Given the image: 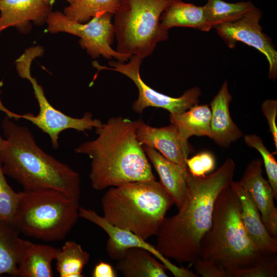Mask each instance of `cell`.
Returning <instances> with one entry per match:
<instances>
[{
  "mask_svg": "<svg viewBox=\"0 0 277 277\" xmlns=\"http://www.w3.org/2000/svg\"><path fill=\"white\" fill-rule=\"evenodd\" d=\"M235 167L228 157L209 175L188 173L186 193L179 212L165 217L155 234V247L163 256L192 265L200 258L201 242L211 227L216 199L233 181Z\"/></svg>",
  "mask_w": 277,
  "mask_h": 277,
  "instance_id": "cell-1",
  "label": "cell"
},
{
  "mask_svg": "<svg viewBox=\"0 0 277 277\" xmlns=\"http://www.w3.org/2000/svg\"><path fill=\"white\" fill-rule=\"evenodd\" d=\"M224 269L228 277H276V254L260 251L247 232L239 197L230 186L217 196L212 225L200 244V258Z\"/></svg>",
  "mask_w": 277,
  "mask_h": 277,
  "instance_id": "cell-2",
  "label": "cell"
},
{
  "mask_svg": "<svg viewBox=\"0 0 277 277\" xmlns=\"http://www.w3.org/2000/svg\"><path fill=\"white\" fill-rule=\"evenodd\" d=\"M97 137L75 149L91 160V186L96 190L133 182L156 180L147 155L136 138V122L110 118L95 128Z\"/></svg>",
  "mask_w": 277,
  "mask_h": 277,
  "instance_id": "cell-3",
  "label": "cell"
},
{
  "mask_svg": "<svg viewBox=\"0 0 277 277\" xmlns=\"http://www.w3.org/2000/svg\"><path fill=\"white\" fill-rule=\"evenodd\" d=\"M2 127L5 138L0 164L5 175L24 190L54 189L80 200L81 180L76 171L42 149L27 127L7 116Z\"/></svg>",
  "mask_w": 277,
  "mask_h": 277,
  "instance_id": "cell-4",
  "label": "cell"
},
{
  "mask_svg": "<svg viewBox=\"0 0 277 277\" xmlns=\"http://www.w3.org/2000/svg\"><path fill=\"white\" fill-rule=\"evenodd\" d=\"M101 204L108 222L147 240L156 234L174 201L161 183L153 180L111 187Z\"/></svg>",
  "mask_w": 277,
  "mask_h": 277,
  "instance_id": "cell-5",
  "label": "cell"
},
{
  "mask_svg": "<svg viewBox=\"0 0 277 277\" xmlns=\"http://www.w3.org/2000/svg\"><path fill=\"white\" fill-rule=\"evenodd\" d=\"M80 207L79 200L61 191L24 190L12 224L26 236L62 240L77 222Z\"/></svg>",
  "mask_w": 277,
  "mask_h": 277,
  "instance_id": "cell-6",
  "label": "cell"
},
{
  "mask_svg": "<svg viewBox=\"0 0 277 277\" xmlns=\"http://www.w3.org/2000/svg\"><path fill=\"white\" fill-rule=\"evenodd\" d=\"M171 0H122L114 14L116 51L142 59L150 55L157 43L168 38L160 17Z\"/></svg>",
  "mask_w": 277,
  "mask_h": 277,
  "instance_id": "cell-7",
  "label": "cell"
},
{
  "mask_svg": "<svg viewBox=\"0 0 277 277\" xmlns=\"http://www.w3.org/2000/svg\"><path fill=\"white\" fill-rule=\"evenodd\" d=\"M112 15L105 13L81 23L69 19L60 11H51L46 20L47 30L51 33L63 32L78 36L81 47L93 58L102 55L108 60L114 58L125 62L131 56L114 50L111 46L115 36Z\"/></svg>",
  "mask_w": 277,
  "mask_h": 277,
  "instance_id": "cell-8",
  "label": "cell"
},
{
  "mask_svg": "<svg viewBox=\"0 0 277 277\" xmlns=\"http://www.w3.org/2000/svg\"><path fill=\"white\" fill-rule=\"evenodd\" d=\"M128 63L119 61H111L109 62L111 68H108L95 64L94 66L99 69H107L118 72L131 79L135 84L138 91L137 98L133 102L132 110L142 114L143 110L147 107L161 108L168 111L170 114L182 113L192 106L197 104L201 90L194 87L186 90L178 97H173L161 93L147 85L140 75V66L143 59L135 55L129 58Z\"/></svg>",
  "mask_w": 277,
  "mask_h": 277,
  "instance_id": "cell-9",
  "label": "cell"
},
{
  "mask_svg": "<svg viewBox=\"0 0 277 277\" xmlns=\"http://www.w3.org/2000/svg\"><path fill=\"white\" fill-rule=\"evenodd\" d=\"M24 78L31 83L35 97L39 106L37 115L26 113L22 115L11 112L6 109L1 104V107L7 115L15 119H25L31 122L47 134L50 138L52 146L54 149L59 147L58 137L63 131L69 129L78 131L85 132L94 128L100 127L103 123L98 119H93V114L86 112L81 118L70 116L53 107L46 98L43 87L38 84L35 78L32 77L31 72L25 75Z\"/></svg>",
  "mask_w": 277,
  "mask_h": 277,
  "instance_id": "cell-10",
  "label": "cell"
},
{
  "mask_svg": "<svg viewBox=\"0 0 277 277\" xmlns=\"http://www.w3.org/2000/svg\"><path fill=\"white\" fill-rule=\"evenodd\" d=\"M262 16L261 10L255 6L238 19L215 28L229 48H233L237 42H241L263 54L269 64L268 77L274 81L277 77V51L263 31L260 24Z\"/></svg>",
  "mask_w": 277,
  "mask_h": 277,
  "instance_id": "cell-11",
  "label": "cell"
},
{
  "mask_svg": "<svg viewBox=\"0 0 277 277\" xmlns=\"http://www.w3.org/2000/svg\"><path fill=\"white\" fill-rule=\"evenodd\" d=\"M79 216L96 225L108 234L106 250L111 259L117 261L127 249L137 247L147 250L161 262L176 277H196L197 275L191 270L179 267L172 264L168 259L163 256L153 246L134 233L108 222L103 216L94 210L80 207Z\"/></svg>",
  "mask_w": 277,
  "mask_h": 277,
  "instance_id": "cell-12",
  "label": "cell"
},
{
  "mask_svg": "<svg viewBox=\"0 0 277 277\" xmlns=\"http://www.w3.org/2000/svg\"><path fill=\"white\" fill-rule=\"evenodd\" d=\"M262 162L252 160L247 166L238 183L251 196L259 209L262 222L270 234L277 239V208L274 193L268 180L262 174Z\"/></svg>",
  "mask_w": 277,
  "mask_h": 277,
  "instance_id": "cell-13",
  "label": "cell"
},
{
  "mask_svg": "<svg viewBox=\"0 0 277 277\" xmlns=\"http://www.w3.org/2000/svg\"><path fill=\"white\" fill-rule=\"evenodd\" d=\"M136 122V138L140 144L154 148L170 161L187 168L186 161L193 149L183 139L177 129L170 124L161 128L153 127L141 119Z\"/></svg>",
  "mask_w": 277,
  "mask_h": 277,
  "instance_id": "cell-14",
  "label": "cell"
},
{
  "mask_svg": "<svg viewBox=\"0 0 277 277\" xmlns=\"http://www.w3.org/2000/svg\"><path fill=\"white\" fill-rule=\"evenodd\" d=\"M49 3L43 0H0V34L11 27L26 33L31 22L43 24L51 12Z\"/></svg>",
  "mask_w": 277,
  "mask_h": 277,
  "instance_id": "cell-15",
  "label": "cell"
},
{
  "mask_svg": "<svg viewBox=\"0 0 277 277\" xmlns=\"http://www.w3.org/2000/svg\"><path fill=\"white\" fill-rule=\"evenodd\" d=\"M230 186L239 198L244 227L256 248L265 254H276L277 239L267 230L250 194L237 182L233 181Z\"/></svg>",
  "mask_w": 277,
  "mask_h": 277,
  "instance_id": "cell-16",
  "label": "cell"
},
{
  "mask_svg": "<svg viewBox=\"0 0 277 277\" xmlns=\"http://www.w3.org/2000/svg\"><path fill=\"white\" fill-rule=\"evenodd\" d=\"M231 100L228 83L225 81L210 103L211 139L223 148L229 147L243 135L230 116L229 104Z\"/></svg>",
  "mask_w": 277,
  "mask_h": 277,
  "instance_id": "cell-17",
  "label": "cell"
},
{
  "mask_svg": "<svg viewBox=\"0 0 277 277\" xmlns=\"http://www.w3.org/2000/svg\"><path fill=\"white\" fill-rule=\"evenodd\" d=\"M142 147L160 177V182L180 208L186 193L188 169L170 161L152 147Z\"/></svg>",
  "mask_w": 277,
  "mask_h": 277,
  "instance_id": "cell-18",
  "label": "cell"
},
{
  "mask_svg": "<svg viewBox=\"0 0 277 277\" xmlns=\"http://www.w3.org/2000/svg\"><path fill=\"white\" fill-rule=\"evenodd\" d=\"M141 248L126 250L116 261L115 269L125 277H167L165 266Z\"/></svg>",
  "mask_w": 277,
  "mask_h": 277,
  "instance_id": "cell-19",
  "label": "cell"
},
{
  "mask_svg": "<svg viewBox=\"0 0 277 277\" xmlns=\"http://www.w3.org/2000/svg\"><path fill=\"white\" fill-rule=\"evenodd\" d=\"M58 248L25 240L24 251L18 264L17 276L52 277V262Z\"/></svg>",
  "mask_w": 277,
  "mask_h": 277,
  "instance_id": "cell-20",
  "label": "cell"
},
{
  "mask_svg": "<svg viewBox=\"0 0 277 277\" xmlns=\"http://www.w3.org/2000/svg\"><path fill=\"white\" fill-rule=\"evenodd\" d=\"M161 25L168 31L174 27H190L209 31L204 6H199L182 0H171L160 17Z\"/></svg>",
  "mask_w": 277,
  "mask_h": 277,
  "instance_id": "cell-21",
  "label": "cell"
},
{
  "mask_svg": "<svg viewBox=\"0 0 277 277\" xmlns=\"http://www.w3.org/2000/svg\"><path fill=\"white\" fill-rule=\"evenodd\" d=\"M169 116L170 124L175 127L183 140L188 141L193 135L211 138V111L208 105L195 104L182 113Z\"/></svg>",
  "mask_w": 277,
  "mask_h": 277,
  "instance_id": "cell-22",
  "label": "cell"
},
{
  "mask_svg": "<svg viewBox=\"0 0 277 277\" xmlns=\"http://www.w3.org/2000/svg\"><path fill=\"white\" fill-rule=\"evenodd\" d=\"M19 233L12 223L0 220V275L17 276L25 240Z\"/></svg>",
  "mask_w": 277,
  "mask_h": 277,
  "instance_id": "cell-23",
  "label": "cell"
},
{
  "mask_svg": "<svg viewBox=\"0 0 277 277\" xmlns=\"http://www.w3.org/2000/svg\"><path fill=\"white\" fill-rule=\"evenodd\" d=\"M90 254L78 243L69 241L59 249L55 260L61 277H83L82 272Z\"/></svg>",
  "mask_w": 277,
  "mask_h": 277,
  "instance_id": "cell-24",
  "label": "cell"
},
{
  "mask_svg": "<svg viewBox=\"0 0 277 277\" xmlns=\"http://www.w3.org/2000/svg\"><path fill=\"white\" fill-rule=\"evenodd\" d=\"M204 7L207 24L211 29L238 19L255 6L251 1L228 3L223 0H207Z\"/></svg>",
  "mask_w": 277,
  "mask_h": 277,
  "instance_id": "cell-25",
  "label": "cell"
},
{
  "mask_svg": "<svg viewBox=\"0 0 277 277\" xmlns=\"http://www.w3.org/2000/svg\"><path fill=\"white\" fill-rule=\"evenodd\" d=\"M122 0H73L64 9L63 13L77 22L86 23L92 17L109 13L113 15L118 9Z\"/></svg>",
  "mask_w": 277,
  "mask_h": 277,
  "instance_id": "cell-26",
  "label": "cell"
},
{
  "mask_svg": "<svg viewBox=\"0 0 277 277\" xmlns=\"http://www.w3.org/2000/svg\"><path fill=\"white\" fill-rule=\"evenodd\" d=\"M245 144L251 148L255 149L263 157L268 181L271 186L275 199H277V162L270 152L265 146L263 140L256 134H247L244 136Z\"/></svg>",
  "mask_w": 277,
  "mask_h": 277,
  "instance_id": "cell-27",
  "label": "cell"
},
{
  "mask_svg": "<svg viewBox=\"0 0 277 277\" xmlns=\"http://www.w3.org/2000/svg\"><path fill=\"white\" fill-rule=\"evenodd\" d=\"M0 164V220L12 223L21 196L8 184Z\"/></svg>",
  "mask_w": 277,
  "mask_h": 277,
  "instance_id": "cell-28",
  "label": "cell"
},
{
  "mask_svg": "<svg viewBox=\"0 0 277 277\" xmlns=\"http://www.w3.org/2000/svg\"><path fill=\"white\" fill-rule=\"evenodd\" d=\"M189 172L195 176H204L212 171L215 167L214 155L209 151H203L186 161Z\"/></svg>",
  "mask_w": 277,
  "mask_h": 277,
  "instance_id": "cell-29",
  "label": "cell"
},
{
  "mask_svg": "<svg viewBox=\"0 0 277 277\" xmlns=\"http://www.w3.org/2000/svg\"><path fill=\"white\" fill-rule=\"evenodd\" d=\"M262 111L266 117L272 134L275 153L277 151V127L275 120L277 115V101L274 100H266L262 105Z\"/></svg>",
  "mask_w": 277,
  "mask_h": 277,
  "instance_id": "cell-30",
  "label": "cell"
},
{
  "mask_svg": "<svg viewBox=\"0 0 277 277\" xmlns=\"http://www.w3.org/2000/svg\"><path fill=\"white\" fill-rule=\"evenodd\" d=\"M92 276L93 277H115L116 274L110 264L100 261L95 266Z\"/></svg>",
  "mask_w": 277,
  "mask_h": 277,
  "instance_id": "cell-31",
  "label": "cell"
},
{
  "mask_svg": "<svg viewBox=\"0 0 277 277\" xmlns=\"http://www.w3.org/2000/svg\"><path fill=\"white\" fill-rule=\"evenodd\" d=\"M4 142V138H3L1 135H0V148L3 145Z\"/></svg>",
  "mask_w": 277,
  "mask_h": 277,
  "instance_id": "cell-32",
  "label": "cell"
},
{
  "mask_svg": "<svg viewBox=\"0 0 277 277\" xmlns=\"http://www.w3.org/2000/svg\"><path fill=\"white\" fill-rule=\"evenodd\" d=\"M45 2H48V3H50L51 1H53V0H43ZM69 4L71 3L73 0H66Z\"/></svg>",
  "mask_w": 277,
  "mask_h": 277,
  "instance_id": "cell-33",
  "label": "cell"
}]
</instances>
